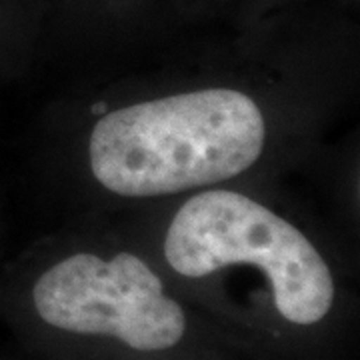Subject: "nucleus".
Instances as JSON below:
<instances>
[{
	"instance_id": "nucleus-1",
	"label": "nucleus",
	"mask_w": 360,
	"mask_h": 360,
	"mask_svg": "<svg viewBox=\"0 0 360 360\" xmlns=\"http://www.w3.org/2000/svg\"><path fill=\"white\" fill-rule=\"evenodd\" d=\"M264 142V116L248 94L202 89L104 115L89 156L106 191L148 198L238 176L260 158Z\"/></svg>"
},
{
	"instance_id": "nucleus-2",
	"label": "nucleus",
	"mask_w": 360,
	"mask_h": 360,
	"mask_svg": "<svg viewBox=\"0 0 360 360\" xmlns=\"http://www.w3.org/2000/svg\"><path fill=\"white\" fill-rule=\"evenodd\" d=\"M168 264L202 278L232 264H252L269 278L274 304L295 324L321 322L335 302V278L309 238L246 194L208 191L174 214L165 240Z\"/></svg>"
},
{
	"instance_id": "nucleus-3",
	"label": "nucleus",
	"mask_w": 360,
	"mask_h": 360,
	"mask_svg": "<svg viewBox=\"0 0 360 360\" xmlns=\"http://www.w3.org/2000/svg\"><path fill=\"white\" fill-rule=\"evenodd\" d=\"M39 316L75 335L115 336L141 352L176 347L186 333L184 310L165 292L142 258L80 252L56 262L32 288Z\"/></svg>"
}]
</instances>
